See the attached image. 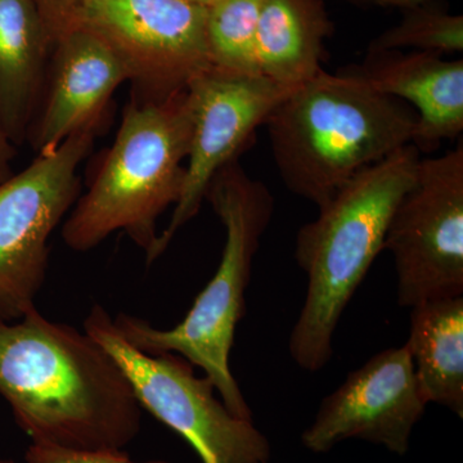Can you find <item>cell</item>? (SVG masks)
I'll return each instance as SVG.
<instances>
[{
	"mask_svg": "<svg viewBox=\"0 0 463 463\" xmlns=\"http://www.w3.org/2000/svg\"><path fill=\"white\" fill-rule=\"evenodd\" d=\"M0 463H14V461H8V459H3Z\"/></svg>",
	"mask_w": 463,
	"mask_h": 463,
	"instance_id": "25",
	"label": "cell"
},
{
	"mask_svg": "<svg viewBox=\"0 0 463 463\" xmlns=\"http://www.w3.org/2000/svg\"><path fill=\"white\" fill-rule=\"evenodd\" d=\"M430 0L404 9L398 25L390 27L371 42L368 50L432 52L450 54L463 51V16L430 5Z\"/></svg>",
	"mask_w": 463,
	"mask_h": 463,
	"instance_id": "18",
	"label": "cell"
},
{
	"mask_svg": "<svg viewBox=\"0 0 463 463\" xmlns=\"http://www.w3.org/2000/svg\"><path fill=\"white\" fill-rule=\"evenodd\" d=\"M25 459L26 463H132L125 450L88 452L36 443L27 448Z\"/></svg>",
	"mask_w": 463,
	"mask_h": 463,
	"instance_id": "19",
	"label": "cell"
},
{
	"mask_svg": "<svg viewBox=\"0 0 463 463\" xmlns=\"http://www.w3.org/2000/svg\"><path fill=\"white\" fill-rule=\"evenodd\" d=\"M47 29L52 48L63 35L78 26L84 0H33Z\"/></svg>",
	"mask_w": 463,
	"mask_h": 463,
	"instance_id": "20",
	"label": "cell"
},
{
	"mask_svg": "<svg viewBox=\"0 0 463 463\" xmlns=\"http://www.w3.org/2000/svg\"><path fill=\"white\" fill-rule=\"evenodd\" d=\"M341 2L368 3V5H383V7H394L404 11V9L422 5V3L428 2V0H341Z\"/></svg>",
	"mask_w": 463,
	"mask_h": 463,
	"instance_id": "22",
	"label": "cell"
},
{
	"mask_svg": "<svg viewBox=\"0 0 463 463\" xmlns=\"http://www.w3.org/2000/svg\"><path fill=\"white\" fill-rule=\"evenodd\" d=\"M41 103L27 141L36 154L102 123L112 94L129 81L120 58L96 33L75 27L52 48Z\"/></svg>",
	"mask_w": 463,
	"mask_h": 463,
	"instance_id": "12",
	"label": "cell"
},
{
	"mask_svg": "<svg viewBox=\"0 0 463 463\" xmlns=\"http://www.w3.org/2000/svg\"><path fill=\"white\" fill-rule=\"evenodd\" d=\"M50 51V36L35 2L0 0V121L14 146L27 141Z\"/></svg>",
	"mask_w": 463,
	"mask_h": 463,
	"instance_id": "14",
	"label": "cell"
},
{
	"mask_svg": "<svg viewBox=\"0 0 463 463\" xmlns=\"http://www.w3.org/2000/svg\"><path fill=\"white\" fill-rule=\"evenodd\" d=\"M428 404L407 346L383 350L323 399L301 443L310 452L327 453L359 439L404 456Z\"/></svg>",
	"mask_w": 463,
	"mask_h": 463,
	"instance_id": "11",
	"label": "cell"
},
{
	"mask_svg": "<svg viewBox=\"0 0 463 463\" xmlns=\"http://www.w3.org/2000/svg\"><path fill=\"white\" fill-rule=\"evenodd\" d=\"M407 343L414 373L428 403L463 417V297L411 307Z\"/></svg>",
	"mask_w": 463,
	"mask_h": 463,
	"instance_id": "16",
	"label": "cell"
},
{
	"mask_svg": "<svg viewBox=\"0 0 463 463\" xmlns=\"http://www.w3.org/2000/svg\"><path fill=\"white\" fill-rule=\"evenodd\" d=\"M133 463V462H132ZM143 463H170V462H164V461H149V462H143Z\"/></svg>",
	"mask_w": 463,
	"mask_h": 463,
	"instance_id": "24",
	"label": "cell"
},
{
	"mask_svg": "<svg viewBox=\"0 0 463 463\" xmlns=\"http://www.w3.org/2000/svg\"><path fill=\"white\" fill-rule=\"evenodd\" d=\"M401 307L463 297V145L421 158L416 179L390 221Z\"/></svg>",
	"mask_w": 463,
	"mask_h": 463,
	"instance_id": "8",
	"label": "cell"
},
{
	"mask_svg": "<svg viewBox=\"0 0 463 463\" xmlns=\"http://www.w3.org/2000/svg\"><path fill=\"white\" fill-rule=\"evenodd\" d=\"M205 21L190 0H84L76 27L115 52L138 97L166 99L213 67Z\"/></svg>",
	"mask_w": 463,
	"mask_h": 463,
	"instance_id": "9",
	"label": "cell"
},
{
	"mask_svg": "<svg viewBox=\"0 0 463 463\" xmlns=\"http://www.w3.org/2000/svg\"><path fill=\"white\" fill-rule=\"evenodd\" d=\"M84 331L120 365L139 405L184 438L203 463H269L267 437L254 421L232 414L212 380L196 376L187 359L137 349L99 304L85 318Z\"/></svg>",
	"mask_w": 463,
	"mask_h": 463,
	"instance_id": "6",
	"label": "cell"
},
{
	"mask_svg": "<svg viewBox=\"0 0 463 463\" xmlns=\"http://www.w3.org/2000/svg\"><path fill=\"white\" fill-rule=\"evenodd\" d=\"M416 111L339 70L294 88L265 120L286 188L317 207L365 167L410 145Z\"/></svg>",
	"mask_w": 463,
	"mask_h": 463,
	"instance_id": "2",
	"label": "cell"
},
{
	"mask_svg": "<svg viewBox=\"0 0 463 463\" xmlns=\"http://www.w3.org/2000/svg\"><path fill=\"white\" fill-rule=\"evenodd\" d=\"M191 133L187 90L132 100L99 173L63 224L67 248L90 251L123 231L148 258L158 218L181 197Z\"/></svg>",
	"mask_w": 463,
	"mask_h": 463,
	"instance_id": "5",
	"label": "cell"
},
{
	"mask_svg": "<svg viewBox=\"0 0 463 463\" xmlns=\"http://www.w3.org/2000/svg\"><path fill=\"white\" fill-rule=\"evenodd\" d=\"M292 90L261 75H242L212 69L187 87L192 133L184 183L172 219L158 234L147 263L169 248L175 234L200 212L207 188L219 170L239 160L255 130Z\"/></svg>",
	"mask_w": 463,
	"mask_h": 463,
	"instance_id": "10",
	"label": "cell"
},
{
	"mask_svg": "<svg viewBox=\"0 0 463 463\" xmlns=\"http://www.w3.org/2000/svg\"><path fill=\"white\" fill-rule=\"evenodd\" d=\"M100 124L41 152L0 184V322L18 321L35 307L47 279L48 241L79 199L78 169Z\"/></svg>",
	"mask_w": 463,
	"mask_h": 463,
	"instance_id": "7",
	"label": "cell"
},
{
	"mask_svg": "<svg viewBox=\"0 0 463 463\" xmlns=\"http://www.w3.org/2000/svg\"><path fill=\"white\" fill-rule=\"evenodd\" d=\"M421 158L410 143L365 167L298 230L295 260L307 274V289L288 349L301 370L318 373L331 361L341 316L383 251L392 216L412 187Z\"/></svg>",
	"mask_w": 463,
	"mask_h": 463,
	"instance_id": "3",
	"label": "cell"
},
{
	"mask_svg": "<svg viewBox=\"0 0 463 463\" xmlns=\"http://www.w3.org/2000/svg\"><path fill=\"white\" fill-rule=\"evenodd\" d=\"M334 26L325 0H263L259 16V72L294 90L322 71L325 41Z\"/></svg>",
	"mask_w": 463,
	"mask_h": 463,
	"instance_id": "15",
	"label": "cell"
},
{
	"mask_svg": "<svg viewBox=\"0 0 463 463\" xmlns=\"http://www.w3.org/2000/svg\"><path fill=\"white\" fill-rule=\"evenodd\" d=\"M381 93L408 103L416 111L412 145L431 154L446 139L463 132V60H446L432 52L368 50L361 63L344 67Z\"/></svg>",
	"mask_w": 463,
	"mask_h": 463,
	"instance_id": "13",
	"label": "cell"
},
{
	"mask_svg": "<svg viewBox=\"0 0 463 463\" xmlns=\"http://www.w3.org/2000/svg\"><path fill=\"white\" fill-rule=\"evenodd\" d=\"M261 5L263 0H214L206 5V43L213 67L260 75L257 36Z\"/></svg>",
	"mask_w": 463,
	"mask_h": 463,
	"instance_id": "17",
	"label": "cell"
},
{
	"mask_svg": "<svg viewBox=\"0 0 463 463\" xmlns=\"http://www.w3.org/2000/svg\"><path fill=\"white\" fill-rule=\"evenodd\" d=\"M190 2H194V3H196V5H209L210 3L212 2H214V0H190Z\"/></svg>",
	"mask_w": 463,
	"mask_h": 463,
	"instance_id": "23",
	"label": "cell"
},
{
	"mask_svg": "<svg viewBox=\"0 0 463 463\" xmlns=\"http://www.w3.org/2000/svg\"><path fill=\"white\" fill-rule=\"evenodd\" d=\"M16 146L8 138L2 121H0V184L11 178L12 174L11 163L16 155Z\"/></svg>",
	"mask_w": 463,
	"mask_h": 463,
	"instance_id": "21",
	"label": "cell"
},
{
	"mask_svg": "<svg viewBox=\"0 0 463 463\" xmlns=\"http://www.w3.org/2000/svg\"><path fill=\"white\" fill-rule=\"evenodd\" d=\"M205 200L223 224L225 243L218 269L188 315L170 330L155 328L145 319L128 315L114 322L121 336L141 352L175 353L200 367L230 412L252 421L230 358L237 325L245 316L252 263L273 218L274 197L263 182L252 179L234 160L216 173Z\"/></svg>",
	"mask_w": 463,
	"mask_h": 463,
	"instance_id": "4",
	"label": "cell"
},
{
	"mask_svg": "<svg viewBox=\"0 0 463 463\" xmlns=\"http://www.w3.org/2000/svg\"><path fill=\"white\" fill-rule=\"evenodd\" d=\"M0 395L33 443L124 450L141 430L142 407L108 350L36 307L0 322Z\"/></svg>",
	"mask_w": 463,
	"mask_h": 463,
	"instance_id": "1",
	"label": "cell"
}]
</instances>
